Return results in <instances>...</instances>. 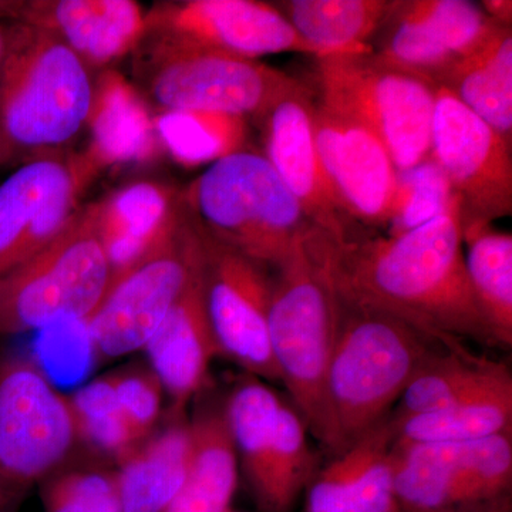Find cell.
Returning a JSON list of instances; mask_svg holds the SVG:
<instances>
[{
	"mask_svg": "<svg viewBox=\"0 0 512 512\" xmlns=\"http://www.w3.org/2000/svg\"><path fill=\"white\" fill-rule=\"evenodd\" d=\"M326 261L343 301L403 320L447 349L464 338L497 346L468 281L457 202L403 234L326 237Z\"/></svg>",
	"mask_w": 512,
	"mask_h": 512,
	"instance_id": "obj_1",
	"label": "cell"
},
{
	"mask_svg": "<svg viewBox=\"0 0 512 512\" xmlns=\"http://www.w3.org/2000/svg\"><path fill=\"white\" fill-rule=\"evenodd\" d=\"M436 345L403 320L339 298L338 336L325 380L323 448L330 456L345 453L390 417Z\"/></svg>",
	"mask_w": 512,
	"mask_h": 512,
	"instance_id": "obj_2",
	"label": "cell"
},
{
	"mask_svg": "<svg viewBox=\"0 0 512 512\" xmlns=\"http://www.w3.org/2000/svg\"><path fill=\"white\" fill-rule=\"evenodd\" d=\"M92 70L45 30L9 23L0 67V167L67 151L86 128Z\"/></svg>",
	"mask_w": 512,
	"mask_h": 512,
	"instance_id": "obj_3",
	"label": "cell"
},
{
	"mask_svg": "<svg viewBox=\"0 0 512 512\" xmlns=\"http://www.w3.org/2000/svg\"><path fill=\"white\" fill-rule=\"evenodd\" d=\"M338 326L339 296L326 261V237L312 228L272 275L269 340L279 380L322 446L326 372Z\"/></svg>",
	"mask_w": 512,
	"mask_h": 512,
	"instance_id": "obj_4",
	"label": "cell"
},
{
	"mask_svg": "<svg viewBox=\"0 0 512 512\" xmlns=\"http://www.w3.org/2000/svg\"><path fill=\"white\" fill-rule=\"evenodd\" d=\"M192 220L265 268H276L313 225L262 154L242 150L211 164L184 192Z\"/></svg>",
	"mask_w": 512,
	"mask_h": 512,
	"instance_id": "obj_5",
	"label": "cell"
},
{
	"mask_svg": "<svg viewBox=\"0 0 512 512\" xmlns=\"http://www.w3.org/2000/svg\"><path fill=\"white\" fill-rule=\"evenodd\" d=\"M137 89L158 111L198 110L261 121L299 83L259 62L144 36L136 49Z\"/></svg>",
	"mask_w": 512,
	"mask_h": 512,
	"instance_id": "obj_6",
	"label": "cell"
},
{
	"mask_svg": "<svg viewBox=\"0 0 512 512\" xmlns=\"http://www.w3.org/2000/svg\"><path fill=\"white\" fill-rule=\"evenodd\" d=\"M316 100L366 127L389 151L397 171L430 158L436 86L375 52L315 59Z\"/></svg>",
	"mask_w": 512,
	"mask_h": 512,
	"instance_id": "obj_7",
	"label": "cell"
},
{
	"mask_svg": "<svg viewBox=\"0 0 512 512\" xmlns=\"http://www.w3.org/2000/svg\"><path fill=\"white\" fill-rule=\"evenodd\" d=\"M110 285L92 207H80L42 251L0 274V333L86 322Z\"/></svg>",
	"mask_w": 512,
	"mask_h": 512,
	"instance_id": "obj_8",
	"label": "cell"
},
{
	"mask_svg": "<svg viewBox=\"0 0 512 512\" xmlns=\"http://www.w3.org/2000/svg\"><path fill=\"white\" fill-rule=\"evenodd\" d=\"M200 255V232L184 204L170 237L114 281L84 322L97 359H116L146 349L190 281Z\"/></svg>",
	"mask_w": 512,
	"mask_h": 512,
	"instance_id": "obj_9",
	"label": "cell"
},
{
	"mask_svg": "<svg viewBox=\"0 0 512 512\" xmlns=\"http://www.w3.org/2000/svg\"><path fill=\"white\" fill-rule=\"evenodd\" d=\"M69 397L28 356L0 360V478L26 493L57 473L76 443Z\"/></svg>",
	"mask_w": 512,
	"mask_h": 512,
	"instance_id": "obj_10",
	"label": "cell"
},
{
	"mask_svg": "<svg viewBox=\"0 0 512 512\" xmlns=\"http://www.w3.org/2000/svg\"><path fill=\"white\" fill-rule=\"evenodd\" d=\"M436 86L430 158L446 175L461 224L510 217L511 141L468 110L446 87Z\"/></svg>",
	"mask_w": 512,
	"mask_h": 512,
	"instance_id": "obj_11",
	"label": "cell"
},
{
	"mask_svg": "<svg viewBox=\"0 0 512 512\" xmlns=\"http://www.w3.org/2000/svg\"><path fill=\"white\" fill-rule=\"evenodd\" d=\"M511 477V433L467 443L393 446L394 490L404 512L487 503L510 488Z\"/></svg>",
	"mask_w": 512,
	"mask_h": 512,
	"instance_id": "obj_12",
	"label": "cell"
},
{
	"mask_svg": "<svg viewBox=\"0 0 512 512\" xmlns=\"http://www.w3.org/2000/svg\"><path fill=\"white\" fill-rule=\"evenodd\" d=\"M197 228L205 309L218 353L251 376L279 380L269 340L272 275L264 265Z\"/></svg>",
	"mask_w": 512,
	"mask_h": 512,
	"instance_id": "obj_13",
	"label": "cell"
},
{
	"mask_svg": "<svg viewBox=\"0 0 512 512\" xmlns=\"http://www.w3.org/2000/svg\"><path fill=\"white\" fill-rule=\"evenodd\" d=\"M93 180L79 153L67 151L16 168L0 185V274L42 251L67 227Z\"/></svg>",
	"mask_w": 512,
	"mask_h": 512,
	"instance_id": "obj_14",
	"label": "cell"
},
{
	"mask_svg": "<svg viewBox=\"0 0 512 512\" xmlns=\"http://www.w3.org/2000/svg\"><path fill=\"white\" fill-rule=\"evenodd\" d=\"M146 36L247 59L296 52L316 57L281 10L258 0L165 2L147 13Z\"/></svg>",
	"mask_w": 512,
	"mask_h": 512,
	"instance_id": "obj_15",
	"label": "cell"
},
{
	"mask_svg": "<svg viewBox=\"0 0 512 512\" xmlns=\"http://www.w3.org/2000/svg\"><path fill=\"white\" fill-rule=\"evenodd\" d=\"M315 93L302 82L262 117L265 157L301 205L309 222L335 242L363 231L339 204L320 163L315 140Z\"/></svg>",
	"mask_w": 512,
	"mask_h": 512,
	"instance_id": "obj_16",
	"label": "cell"
},
{
	"mask_svg": "<svg viewBox=\"0 0 512 512\" xmlns=\"http://www.w3.org/2000/svg\"><path fill=\"white\" fill-rule=\"evenodd\" d=\"M313 124L320 163L343 210L367 231L386 228L392 217L397 170L382 141L316 97Z\"/></svg>",
	"mask_w": 512,
	"mask_h": 512,
	"instance_id": "obj_17",
	"label": "cell"
},
{
	"mask_svg": "<svg viewBox=\"0 0 512 512\" xmlns=\"http://www.w3.org/2000/svg\"><path fill=\"white\" fill-rule=\"evenodd\" d=\"M146 16L133 0H0V20L52 33L92 72L136 52Z\"/></svg>",
	"mask_w": 512,
	"mask_h": 512,
	"instance_id": "obj_18",
	"label": "cell"
},
{
	"mask_svg": "<svg viewBox=\"0 0 512 512\" xmlns=\"http://www.w3.org/2000/svg\"><path fill=\"white\" fill-rule=\"evenodd\" d=\"M494 23L481 6L467 0L396 2L375 53L387 63L433 82L476 49Z\"/></svg>",
	"mask_w": 512,
	"mask_h": 512,
	"instance_id": "obj_19",
	"label": "cell"
},
{
	"mask_svg": "<svg viewBox=\"0 0 512 512\" xmlns=\"http://www.w3.org/2000/svg\"><path fill=\"white\" fill-rule=\"evenodd\" d=\"M90 207L109 264L111 285L170 237L184 202L181 194L167 185L136 181Z\"/></svg>",
	"mask_w": 512,
	"mask_h": 512,
	"instance_id": "obj_20",
	"label": "cell"
},
{
	"mask_svg": "<svg viewBox=\"0 0 512 512\" xmlns=\"http://www.w3.org/2000/svg\"><path fill=\"white\" fill-rule=\"evenodd\" d=\"M89 144L79 153L93 178L106 168L143 164L163 153L150 106L127 77L109 69L94 79Z\"/></svg>",
	"mask_w": 512,
	"mask_h": 512,
	"instance_id": "obj_21",
	"label": "cell"
},
{
	"mask_svg": "<svg viewBox=\"0 0 512 512\" xmlns=\"http://www.w3.org/2000/svg\"><path fill=\"white\" fill-rule=\"evenodd\" d=\"M392 420L375 429L316 473L308 487L306 512H404L393 478Z\"/></svg>",
	"mask_w": 512,
	"mask_h": 512,
	"instance_id": "obj_22",
	"label": "cell"
},
{
	"mask_svg": "<svg viewBox=\"0 0 512 512\" xmlns=\"http://www.w3.org/2000/svg\"><path fill=\"white\" fill-rule=\"evenodd\" d=\"M144 350L180 412L207 384L212 359L218 355L205 309L201 255L183 293Z\"/></svg>",
	"mask_w": 512,
	"mask_h": 512,
	"instance_id": "obj_23",
	"label": "cell"
},
{
	"mask_svg": "<svg viewBox=\"0 0 512 512\" xmlns=\"http://www.w3.org/2000/svg\"><path fill=\"white\" fill-rule=\"evenodd\" d=\"M192 448L190 421L177 420L121 458L116 476L123 512L167 510L190 470Z\"/></svg>",
	"mask_w": 512,
	"mask_h": 512,
	"instance_id": "obj_24",
	"label": "cell"
},
{
	"mask_svg": "<svg viewBox=\"0 0 512 512\" xmlns=\"http://www.w3.org/2000/svg\"><path fill=\"white\" fill-rule=\"evenodd\" d=\"M512 141V30L494 23L483 42L433 80Z\"/></svg>",
	"mask_w": 512,
	"mask_h": 512,
	"instance_id": "obj_25",
	"label": "cell"
},
{
	"mask_svg": "<svg viewBox=\"0 0 512 512\" xmlns=\"http://www.w3.org/2000/svg\"><path fill=\"white\" fill-rule=\"evenodd\" d=\"M392 0H285L276 8L318 57L370 52V37L383 28Z\"/></svg>",
	"mask_w": 512,
	"mask_h": 512,
	"instance_id": "obj_26",
	"label": "cell"
},
{
	"mask_svg": "<svg viewBox=\"0 0 512 512\" xmlns=\"http://www.w3.org/2000/svg\"><path fill=\"white\" fill-rule=\"evenodd\" d=\"M508 382L512 379L507 367L473 355L460 343L446 348L444 353H434L420 367L404 389L390 419L399 421L437 412Z\"/></svg>",
	"mask_w": 512,
	"mask_h": 512,
	"instance_id": "obj_27",
	"label": "cell"
},
{
	"mask_svg": "<svg viewBox=\"0 0 512 512\" xmlns=\"http://www.w3.org/2000/svg\"><path fill=\"white\" fill-rule=\"evenodd\" d=\"M194 448L181 490L164 512H227L238 484V457L224 407L191 421Z\"/></svg>",
	"mask_w": 512,
	"mask_h": 512,
	"instance_id": "obj_28",
	"label": "cell"
},
{
	"mask_svg": "<svg viewBox=\"0 0 512 512\" xmlns=\"http://www.w3.org/2000/svg\"><path fill=\"white\" fill-rule=\"evenodd\" d=\"M511 421L512 382H508L437 412L392 420L394 444L467 443L511 433Z\"/></svg>",
	"mask_w": 512,
	"mask_h": 512,
	"instance_id": "obj_29",
	"label": "cell"
},
{
	"mask_svg": "<svg viewBox=\"0 0 512 512\" xmlns=\"http://www.w3.org/2000/svg\"><path fill=\"white\" fill-rule=\"evenodd\" d=\"M468 281L497 346L512 345V237L493 224L463 225Z\"/></svg>",
	"mask_w": 512,
	"mask_h": 512,
	"instance_id": "obj_30",
	"label": "cell"
},
{
	"mask_svg": "<svg viewBox=\"0 0 512 512\" xmlns=\"http://www.w3.org/2000/svg\"><path fill=\"white\" fill-rule=\"evenodd\" d=\"M282 400L251 376L232 390L224 406L229 434L258 504L264 495Z\"/></svg>",
	"mask_w": 512,
	"mask_h": 512,
	"instance_id": "obj_31",
	"label": "cell"
},
{
	"mask_svg": "<svg viewBox=\"0 0 512 512\" xmlns=\"http://www.w3.org/2000/svg\"><path fill=\"white\" fill-rule=\"evenodd\" d=\"M161 150L175 163L192 168L217 163L247 150L248 120L215 111H161L154 116Z\"/></svg>",
	"mask_w": 512,
	"mask_h": 512,
	"instance_id": "obj_32",
	"label": "cell"
},
{
	"mask_svg": "<svg viewBox=\"0 0 512 512\" xmlns=\"http://www.w3.org/2000/svg\"><path fill=\"white\" fill-rule=\"evenodd\" d=\"M318 471V457L309 444L308 427L295 407L282 402L268 480L258 507L264 512H291Z\"/></svg>",
	"mask_w": 512,
	"mask_h": 512,
	"instance_id": "obj_33",
	"label": "cell"
},
{
	"mask_svg": "<svg viewBox=\"0 0 512 512\" xmlns=\"http://www.w3.org/2000/svg\"><path fill=\"white\" fill-rule=\"evenodd\" d=\"M77 440L117 460L141 443L121 412L113 373L80 387L69 397Z\"/></svg>",
	"mask_w": 512,
	"mask_h": 512,
	"instance_id": "obj_34",
	"label": "cell"
},
{
	"mask_svg": "<svg viewBox=\"0 0 512 512\" xmlns=\"http://www.w3.org/2000/svg\"><path fill=\"white\" fill-rule=\"evenodd\" d=\"M456 201L446 175L431 158L406 171H397L392 217L387 235H399L450 210Z\"/></svg>",
	"mask_w": 512,
	"mask_h": 512,
	"instance_id": "obj_35",
	"label": "cell"
},
{
	"mask_svg": "<svg viewBox=\"0 0 512 512\" xmlns=\"http://www.w3.org/2000/svg\"><path fill=\"white\" fill-rule=\"evenodd\" d=\"M42 483L45 512H123L116 471H64Z\"/></svg>",
	"mask_w": 512,
	"mask_h": 512,
	"instance_id": "obj_36",
	"label": "cell"
},
{
	"mask_svg": "<svg viewBox=\"0 0 512 512\" xmlns=\"http://www.w3.org/2000/svg\"><path fill=\"white\" fill-rule=\"evenodd\" d=\"M121 412L144 441L156 427L163 409L164 387L154 370L146 366H131L113 373Z\"/></svg>",
	"mask_w": 512,
	"mask_h": 512,
	"instance_id": "obj_37",
	"label": "cell"
},
{
	"mask_svg": "<svg viewBox=\"0 0 512 512\" xmlns=\"http://www.w3.org/2000/svg\"><path fill=\"white\" fill-rule=\"evenodd\" d=\"M485 15L498 25L511 26L512 3L510 0H485L481 3Z\"/></svg>",
	"mask_w": 512,
	"mask_h": 512,
	"instance_id": "obj_38",
	"label": "cell"
},
{
	"mask_svg": "<svg viewBox=\"0 0 512 512\" xmlns=\"http://www.w3.org/2000/svg\"><path fill=\"white\" fill-rule=\"evenodd\" d=\"M23 495H25L23 491L12 487L3 478H0V512L15 511Z\"/></svg>",
	"mask_w": 512,
	"mask_h": 512,
	"instance_id": "obj_39",
	"label": "cell"
},
{
	"mask_svg": "<svg viewBox=\"0 0 512 512\" xmlns=\"http://www.w3.org/2000/svg\"><path fill=\"white\" fill-rule=\"evenodd\" d=\"M9 23L0 20V67L5 60L6 50H8Z\"/></svg>",
	"mask_w": 512,
	"mask_h": 512,
	"instance_id": "obj_40",
	"label": "cell"
},
{
	"mask_svg": "<svg viewBox=\"0 0 512 512\" xmlns=\"http://www.w3.org/2000/svg\"><path fill=\"white\" fill-rule=\"evenodd\" d=\"M430 512H490V511L474 510L473 507H463V508H448V510H439V511H430Z\"/></svg>",
	"mask_w": 512,
	"mask_h": 512,
	"instance_id": "obj_41",
	"label": "cell"
},
{
	"mask_svg": "<svg viewBox=\"0 0 512 512\" xmlns=\"http://www.w3.org/2000/svg\"><path fill=\"white\" fill-rule=\"evenodd\" d=\"M227 512H237V511H234V510H228Z\"/></svg>",
	"mask_w": 512,
	"mask_h": 512,
	"instance_id": "obj_42",
	"label": "cell"
}]
</instances>
